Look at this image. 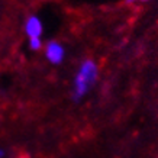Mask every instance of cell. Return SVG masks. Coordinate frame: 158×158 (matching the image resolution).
<instances>
[{"label":"cell","instance_id":"cell-2","mask_svg":"<svg viewBox=\"0 0 158 158\" xmlns=\"http://www.w3.org/2000/svg\"><path fill=\"white\" fill-rule=\"evenodd\" d=\"M45 57L51 64H61L64 61V57H65V49L60 42L57 41H49L45 47Z\"/></svg>","mask_w":158,"mask_h":158},{"label":"cell","instance_id":"cell-3","mask_svg":"<svg viewBox=\"0 0 158 158\" xmlns=\"http://www.w3.org/2000/svg\"><path fill=\"white\" fill-rule=\"evenodd\" d=\"M25 32L29 38H41L42 35V22L38 16H29L25 22Z\"/></svg>","mask_w":158,"mask_h":158},{"label":"cell","instance_id":"cell-6","mask_svg":"<svg viewBox=\"0 0 158 158\" xmlns=\"http://www.w3.org/2000/svg\"><path fill=\"white\" fill-rule=\"evenodd\" d=\"M20 158H28V155H26V154H25V155L22 154V155H20Z\"/></svg>","mask_w":158,"mask_h":158},{"label":"cell","instance_id":"cell-5","mask_svg":"<svg viewBox=\"0 0 158 158\" xmlns=\"http://www.w3.org/2000/svg\"><path fill=\"white\" fill-rule=\"evenodd\" d=\"M125 2H126V3H134L135 0H125ZM141 2H147V0H141Z\"/></svg>","mask_w":158,"mask_h":158},{"label":"cell","instance_id":"cell-1","mask_svg":"<svg viewBox=\"0 0 158 158\" xmlns=\"http://www.w3.org/2000/svg\"><path fill=\"white\" fill-rule=\"evenodd\" d=\"M99 76V67H97L96 61L93 60H84L81 65L77 71V76L74 78V91H73V99L74 100H80L89 93L91 87L94 86V83Z\"/></svg>","mask_w":158,"mask_h":158},{"label":"cell","instance_id":"cell-7","mask_svg":"<svg viewBox=\"0 0 158 158\" xmlns=\"http://www.w3.org/2000/svg\"><path fill=\"white\" fill-rule=\"evenodd\" d=\"M2 155H3V151H0V157H2Z\"/></svg>","mask_w":158,"mask_h":158},{"label":"cell","instance_id":"cell-4","mask_svg":"<svg viewBox=\"0 0 158 158\" xmlns=\"http://www.w3.org/2000/svg\"><path fill=\"white\" fill-rule=\"evenodd\" d=\"M42 47V42H41V38H29V48L34 49V51H38Z\"/></svg>","mask_w":158,"mask_h":158}]
</instances>
